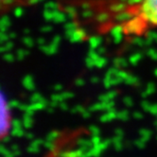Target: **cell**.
<instances>
[{"instance_id": "6da1fadb", "label": "cell", "mask_w": 157, "mask_h": 157, "mask_svg": "<svg viewBox=\"0 0 157 157\" xmlns=\"http://www.w3.org/2000/svg\"><path fill=\"white\" fill-rule=\"evenodd\" d=\"M139 17L145 23L157 26V0H142L139 7Z\"/></svg>"}, {"instance_id": "7a4b0ae2", "label": "cell", "mask_w": 157, "mask_h": 157, "mask_svg": "<svg viewBox=\"0 0 157 157\" xmlns=\"http://www.w3.org/2000/svg\"><path fill=\"white\" fill-rule=\"evenodd\" d=\"M2 122H1V133L2 136L6 134V130H8V124H9V118L7 119V116H9V106L5 103L4 95L2 94Z\"/></svg>"}, {"instance_id": "3957f363", "label": "cell", "mask_w": 157, "mask_h": 157, "mask_svg": "<svg viewBox=\"0 0 157 157\" xmlns=\"http://www.w3.org/2000/svg\"><path fill=\"white\" fill-rule=\"evenodd\" d=\"M13 1V0H1V2H2V4L4 5V4H10Z\"/></svg>"}]
</instances>
